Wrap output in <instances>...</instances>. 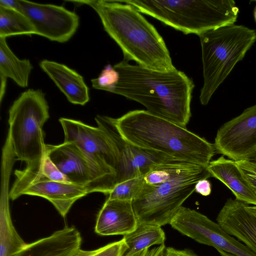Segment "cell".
Instances as JSON below:
<instances>
[{
  "label": "cell",
  "instance_id": "6da1fadb",
  "mask_svg": "<svg viewBox=\"0 0 256 256\" xmlns=\"http://www.w3.org/2000/svg\"><path fill=\"white\" fill-rule=\"evenodd\" d=\"M118 80L110 92L136 101L150 114L186 128L194 84L177 69L160 72L124 60L113 66Z\"/></svg>",
  "mask_w": 256,
  "mask_h": 256
},
{
  "label": "cell",
  "instance_id": "7a4b0ae2",
  "mask_svg": "<svg viewBox=\"0 0 256 256\" xmlns=\"http://www.w3.org/2000/svg\"><path fill=\"white\" fill-rule=\"evenodd\" d=\"M92 8L104 30L122 52L124 59L160 72L176 68L162 36L132 5L122 0H76Z\"/></svg>",
  "mask_w": 256,
  "mask_h": 256
},
{
  "label": "cell",
  "instance_id": "3957f363",
  "mask_svg": "<svg viewBox=\"0 0 256 256\" xmlns=\"http://www.w3.org/2000/svg\"><path fill=\"white\" fill-rule=\"evenodd\" d=\"M113 122L122 137L137 146L180 161L207 168L216 152L214 144L146 110L130 111Z\"/></svg>",
  "mask_w": 256,
  "mask_h": 256
},
{
  "label": "cell",
  "instance_id": "277c9868",
  "mask_svg": "<svg viewBox=\"0 0 256 256\" xmlns=\"http://www.w3.org/2000/svg\"><path fill=\"white\" fill-rule=\"evenodd\" d=\"M148 15L184 34L198 36L234 24L239 8L233 0H125Z\"/></svg>",
  "mask_w": 256,
  "mask_h": 256
},
{
  "label": "cell",
  "instance_id": "5b68a950",
  "mask_svg": "<svg viewBox=\"0 0 256 256\" xmlns=\"http://www.w3.org/2000/svg\"><path fill=\"white\" fill-rule=\"evenodd\" d=\"M198 36L204 78L200 100L202 105L206 106L256 42V30L232 24L208 30Z\"/></svg>",
  "mask_w": 256,
  "mask_h": 256
},
{
  "label": "cell",
  "instance_id": "8992f818",
  "mask_svg": "<svg viewBox=\"0 0 256 256\" xmlns=\"http://www.w3.org/2000/svg\"><path fill=\"white\" fill-rule=\"evenodd\" d=\"M48 109L43 92L33 89L22 92L9 109L8 133L17 160L26 166L39 163L44 153L42 127Z\"/></svg>",
  "mask_w": 256,
  "mask_h": 256
},
{
  "label": "cell",
  "instance_id": "52a82bcc",
  "mask_svg": "<svg viewBox=\"0 0 256 256\" xmlns=\"http://www.w3.org/2000/svg\"><path fill=\"white\" fill-rule=\"evenodd\" d=\"M202 177H188L150 185L144 184L132 200L138 222L158 226L170 224Z\"/></svg>",
  "mask_w": 256,
  "mask_h": 256
},
{
  "label": "cell",
  "instance_id": "ba28073f",
  "mask_svg": "<svg viewBox=\"0 0 256 256\" xmlns=\"http://www.w3.org/2000/svg\"><path fill=\"white\" fill-rule=\"evenodd\" d=\"M38 164L14 171L16 179L9 192L10 198L14 200L22 195L43 198L65 217L76 201L89 194L88 190L72 183L50 180L40 172Z\"/></svg>",
  "mask_w": 256,
  "mask_h": 256
},
{
  "label": "cell",
  "instance_id": "9c48e42d",
  "mask_svg": "<svg viewBox=\"0 0 256 256\" xmlns=\"http://www.w3.org/2000/svg\"><path fill=\"white\" fill-rule=\"evenodd\" d=\"M51 160L58 170L74 184L86 188L88 194H108L116 184V178L98 170L86 156L72 142L58 145L46 144Z\"/></svg>",
  "mask_w": 256,
  "mask_h": 256
},
{
  "label": "cell",
  "instance_id": "30bf717a",
  "mask_svg": "<svg viewBox=\"0 0 256 256\" xmlns=\"http://www.w3.org/2000/svg\"><path fill=\"white\" fill-rule=\"evenodd\" d=\"M170 224L182 234L216 250L236 256H256V253L229 234L218 224L194 210L181 207Z\"/></svg>",
  "mask_w": 256,
  "mask_h": 256
},
{
  "label": "cell",
  "instance_id": "8fae6325",
  "mask_svg": "<svg viewBox=\"0 0 256 256\" xmlns=\"http://www.w3.org/2000/svg\"><path fill=\"white\" fill-rule=\"evenodd\" d=\"M95 120L98 126L110 138L116 153V184L144 176L154 164L178 160L162 152L141 148L130 143L122 137L112 118L97 115Z\"/></svg>",
  "mask_w": 256,
  "mask_h": 256
},
{
  "label": "cell",
  "instance_id": "7c38bea8",
  "mask_svg": "<svg viewBox=\"0 0 256 256\" xmlns=\"http://www.w3.org/2000/svg\"><path fill=\"white\" fill-rule=\"evenodd\" d=\"M59 122L64 130V142L74 143L94 168L116 179V153L106 132L98 126L77 120L61 118Z\"/></svg>",
  "mask_w": 256,
  "mask_h": 256
},
{
  "label": "cell",
  "instance_id": "4fadbf2b",
  "mask_svg": "<svg viewBox=\"0 0 256 256\" xmlns=\"http://www.w3.org/2000/svg\"><path fill=\"white\" fill-rule=\"evenodd\" d=\"M18 2L20 11L31 22L36 34L50 40L64 42L77 30L79 16L64 6L26 0Z\"/></svg>",
  "mask_w": 256,
  "mask_h": 256
},
{
  "label": "cell",
  "instance_id": "5bb4252c",
  "mask_svg": "<svg viewBox=\"0 0 256 256\" xmlns=\"http://www.w3.org/2000/svg\"><path fill=\"white\" fill-rule=\"evenodd\" d=\"M214 146L216 152L230 159L247 160L256 150V104L222 124Z\"/></svg>",
  "mask_w": 256,
  "mask_h": 256
},
{
  "label": "cell",
  "instance_id": "9a60e30c",
  "mask_svg": "<svg viewBox=\"0 0 256 256\" xmlns=\"http://www.w3.org/2000/svg\"><path fill=\"white\" fill-rule=\"evenodd\" d=\"M82 238L74 226H65L49 236L29 244L10 256H75Z\"/></svg>",
  "mask_w": 256,
  "mask_h": 256
},
{
  "label": "cell",
  "instance_id": "2e32d148",
  "mask_svg": "<svg viewBox=\"0 0 256 256\" xmlns=\"http://www.w3.org/2000/svg\"><path fill=\"white\" fill-rule=\"evenodd\" d=\"M138 224L132 200L106 199L96 219L94 231L101 236L126 235Z\"/></svg>",
  "mask_w": 256,
  "mask_h": 256
},
{
  "label": "cell",
  "instance_id": "e0dca14e",
  "mask_svg": "<svg viewBox=\"0 0 256 256\" xmlns=\"http://www.w3.org/2000/svg\"><path fill=\"white\" fill-rule=\"evenodd\" d=\"M246 204L229 198L220 210L216 221L226 232L256 254V218L246 210Z\"/></svg>",
  "mask_w": 256,
  "mask_h": 256
},
{
  "label": "cell",
  "instance_id": "ac0fdd59",
  "mask_svg": "<svg viewBox=\"0 0 256 256\" xmlns=\"http://www.w3.org/2000/svg\"><path fill=\"white\" fill-rule=\"evenodd\" d=\"M40 66L70 102L84 106L89 102L88 88L82 76L76 71L64 64L48 60H42Z\"/></svg>",
  "mask_w": 256,
  "mask_h": 256
},
{
  "label": "cell",
  "instance_id": "d6986e66",
  "mask_svg": "<svg viewBox=\"0 0 256 256\" xmlns=\"http://www.w3.org/2000/svg\"><path fill=\"white\" fill-rule=\"evenodd\" d=\"M206 170L211 177L220 180L232 191L236 199L256 206V194L244 178L236 161L222 156L211 160Z\"/></svg>",
  "mask_w": 256,
  "mask_h": 256
},
{
  "label": "cell",
  "instance_id": "ffe728a7",
  "mask_svg": "<svg viewBox=\"0 0 256 256\" xmlns=\"http://www.w3.org/2000/svg\"><path fill=\"white\" fill-rule=\"evenodd\" d=\"M188 177H211L206 168L184 161L162 162L153 166L143 176L144 184L154 185Z\"/></svg>",
  "mask_w": 256,
  "mask_h": 256
},
{
  "label": "cell",
  "instance_id": "44dd1931",
  "mask_svg": "<svg viewBox=\"0 0 256 256\" xmlns=\"http://www.w3.org/2000/svg\"><path fill=\"white\" fill-rule=\"evenodd\" d=\"M33 66L28 59H20L8 46L6 38L0 37V76L12 79L18 86L28 85Z\"/></svg>",
  "mask_w": 256,
  "mask_h": 256
},
{
  "label": "cell",
  "instance_id": "7402d4cb",
  "mask_svg": "<svg viewBox=\"0 0 256 256\" xmlns=\"http://www.w3.org/2000/svg\"><path fill=\"white\" fill-rule=\"evenodd\" d=\"M128 248L123 256H128L154 245L164 244L166 234L162 226L138 222L136 229L123 236Z\"/></svg>",
  "mask_w": 256,
  "mask_h": 256
},
{
  "label": "cell",
  "instance_id": "603a6c76",
  "mask_svg": "<svg viewBox=\"0 0 256 256\" xmlns=\"http://www.w3.org/2000/svg\"><path fill=\"white\" fill-rule=\"evenodd\" d=\"M8 198L0 196V256H10L26 244L13 224Z\"/></svg>",
  "mask_w": 256,
  "mask_h": 256
},
{
  "label": "cell",
  "instance_id": "cb8c5ba5",
  "mask_svg": "<svg viewBox=\"0 0 256 256\" xmlns=\"http://www.w3.org/2000/svg\"><path fill=\"white\" fill-rule=\"evenodd\" d=\"M32 34L34 28L22 12L0 6V37Z\"/></svg>",
  "mask_w": 256,
  "mask_h": 256
},
{
  "label": "cell",
  "instance_id": "d4e9b609",
  "mask_svg": "<svg viewBox=\"0 0 256 256\" xmlns=\"http://www.w3.org/2000/svg\"><path fill=\"white\" fill-rule=\"evenodd\" d=\"M144 184L143 176L126 180L116 184L108 194L107 198L132 201Z\"/></svg>",
  "mask_w": 256,
  "mask_h": 256
},
{
  "label": "cell",
  "instance_id": "484cf974",
  "mask_svg": "<svg viewBox=\"0 0 256 256\" xmlns=\"http://www.w3.org/2000/svg\"><path fill=\"white\" fill-rule=\"evenodd\" d=\"M128 248L124 238L98 248L85 250L80 249L75 256H123Z\"/></svg>",
  "mask_w": 256,
  "mask_h": 256
},
{
  "label": "cell",
  "instance_id": "4316f807",
  "mask_svg": "<svg viewBox=\"0 0 256 256\" xmlns=\"http://www.w3.org/2000/svg\"><path fill=\"white\" fill-rule=\"evenodd\" d=\"M118 78V72L114 66L108 64L104 67L97 78L91 80L92 86L95 89L110 92Z\"/></svg>",
  "mask_w": 256,
  "mask_h": 256
},
{
  "label": "cell",
  "instance_id": "83f0119b",
  "mask_svg": "<svg viewBox=\"0 0 256 256\" xmlns=\"http://www.w3.org/2000/svg\"><path fill=\"white\" fill-rule=\"evenodd\" d=\"M40 172L51 180L72 183L70 180L64 174L51 160L46 148L40 162L38 164Z\"/></svg>",
  "mask_w": 256,
  "mask_h": 256
},
{
  "label": "cell",
  "instance_id": "f1b7e54d",
  "mask_svg": "<svg viewBox=\"0 0 256 256\" xmlns=\"http://www.w3.org/2000/svg\"><path fill=\"white\" fill-rule=\"evenodd\" d=\"M244 178L256 194V164L247 160L236 161Z\"/></svg>",
  "mask_w": 256,
  "mask_h": 256
},
{
  "label": "cell",
  "instance_id": "f546056e",
  "mask_svg": "<svg viewBox=\"0 0 256 256\" xmlns=\"http://www.w3.org/2000/svg\"><path fill=\"white\" fill-rule=\"evenodd\" d=\"M195 191L203 196H209L212 192V185L207 178L198 180L195 184Z\"/></svg>",
  "mask_w": 256,
  "mask_h": 256
},
{
  "label": "cell",
  "instance_id": "4dcf8cb0",
  "mask_svg": "<svg viewBox=\"0 0 256 256\" xmlns=\"http://www.w3.org/2000/svg\"><path fill=\"white\" fill-rule=\"evenodd\" d=\"M166 248L164 244L152 248L145 249L128 256H160Z\"/></svg>",
  "mask_w": 256,
  "mask_h": 256
},
{
  "label": "cell",
  "instance_id": "1f68e13d",
  "mask_svg": "<svg viewBox=\"0 0 256 256\" xmlns=\"http://www.w3.org/2000/svg\"><path fill=\"white\" fill-rule=\"evenodd\" d=\"M164 256H198L190 249L178 250L171 247L166 248Z\"/></svg>",
  "mask_w": 256,
  "mask_h": 256
},
{
  "label": "cell",
  "instance_id": "d6a6232c",
  "mask_svg": "<svg viewBox=\"0 0 256 256\" xmlns=\"http://www.w3.org/2000/svg\"><path fill=\"white\" fill-rule=\"evenodd\" d=\"M0 6L21 12L18 0H0Z\"/></svg>",
  "mask_w": 256,
  "mask_h": 256
},
{
  "label": "cell",
  "instance_id": "836d02e7",
  "mask_svg": "<svg viewBox=\"0 0 256 256\" xmlns=\"http://www.w3.org/2000/svg\"><path fill=\"white\" fill-rule=\"evenodd\" d=\"M0 102L2 101V98L5 93L6 88V80L7 78L0 77Z\"/></svg>",
  "mask_w": 256,
  "mask_h": 256
},
{
  "label": "cell",
  "instance_id": "e575fe53",
  "mask_svg": "<svg viewBox=\"0 0 256 256\" xmlns=\"http://www.w3.org/2000/svg\"><path fill=\"white\" fill-rule=\"evenodd\" d=\"M245 208L246 210L256 218V206H250L248 204H246Z\"/></svg>",
  "mask_w": 256,
  "mask_h": 256
},
{
  "label": "cell",
  "instance_id": "d590c367",
  "mask_svg": "<svg viewBox=\"0 0 256 256\" xmlns=\"http://www.w3.org/2000/svg\"><path fill=\"white\" fill-rule=\"evenodd\" d=\"M247 160L256 164V150L247 159Z\"/></svg>",
  "mask_w": 256,
  "mask_h": 256
},
{
  "label": "cell",
  "instance_id": "8d00e7d4",
  "mask_svg": "<svg viewBox=\"0 0 256 256\" xmlns=\"http://www.w3.org/2000/svg\"><path fill=\"white\" fill-rule=\"evenodd\" d=\"M217 250L219 252V254L221 255V256H236L231 254L229 252H224L222 250Z\"/></svg>",
  "mask_w": 256,
  "mask_h": 256
},
{
  "label": "cell",
  "instance_id": "74e56055",
  "mask_svg": "<svg viewBox=\"0 0 256 256\" xmlns=\"http://www.w3.org/2000/svg\"><path fill=\"white\" fill-rule=\"evenodd\" d=\"M254 18L255 19V21L256 22V7L255 8L254 10Z\"/></svg>",
  "mask_w": 256,
  "mask_h": 256
},
{
  "label": "cell",
  "instance_id": "f35d334b",
  "mask_svg": "<svg viewBox=\"0 0 256 256\" xmlns=\"http://www.w3.org/2000/svg\"><path fill=\"white\" fill-rule=\"evenodd\" d=\"M164 253V252H163ZM160 256H164V254H162Z\"/></svg>",
  "mask_w": 256,
  "mask_h": 256
}]
</instances>
